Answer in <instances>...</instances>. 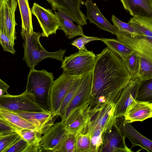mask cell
Instances as JSON below:
<instances>
[{
	"instance_id": "cell-1",
	"label": "cell",
	"mask_w": 152,
	"mask_h": 152,
	"mask_svg": "<svg viewBox=\"0 0 152 152\" xmlns=\"http://www.w3.org/2000/svg\"><path fill=\"white\" fill-rule=\"evenodd\" d=\"M131 79L122 59L107 47L104 48L96 55L88 102L90 108L115 103Z\"/></svg>"
},
{
	"instance_id": "cell-2",
	"label": "cell",
	"mask_w": 152,
	"mask_h": 152,
	"mask_svg": "<svg viewBox=\"0 0 152 152\" xmlns=\"http://www.w3.org/2000/svg\"><path fill=\"white\" fill-rule=\"evenodd\" d=\"M114 110V102L89 108L88 120L84 133L89 134L95 152H99L104 135L110 130L116 118Z\"/></svg>"
},
{
	"instance_id": "cell-3",
	"label": "cell",
	"mask_w": 152,
	"mask_h": 152,
	"mask_svg": "<svg viewBox=\"0 0 152 152\" xmlns=\"http://www.w3.org/2000/svg\"><path fill=\"white\" fill-rule=\"evenodd\" d=\"M20 33L23 40V60L30 69H34L39 62L46 58L55 59L61 62L64 60L66 49L61 48L57 51L48 52L40 43L39 38L42 35L39 32L33 31L30 36Z\"/></svg>"
},
{
	"instance_id": "cell-4",
	"label": "cell",
	"mask_w": 152,
	"mask_h": 152,
	"mask_svg": "<svg viewBox=\"0 0 152 152\" xmlns=\"http://www.w3.org/2000/svg\"><path fill=\"white\" fill-rule=\"evenodd\" d=\"M26 91L32 94L37 102L45 110L50 111V91L54 79L53 73L43 69H30Z\"/></svg>"
},
{
	"instance_id": "cell-5",
	"label": "cell",
	"mask_w": 152,
	"mask_h": 152,
	"mask_svg": "<svg viewBox=\"0 0 152 152\" xmlns=\"http://www.w3.org/2000/svg\"><path fill=\"white\" fill-rule=\"evenodd\" d=\"M96 55L92 51L79 50L65 56L61 68L63 72L72 75L84 76L92 72Z\"/></svg>"
},
{
	"instance_id": "cell-6",
	"label": "cell",
	"mask_w": 152,
	"mask_h": 152,
	"mask_svg": "<svg viewBox=\"0 0 152 152\" xmlns=\"http://www.w3.org/2000/svg\"><path fill=\"white\" fill-rule=\"evenodd\" d=\"M0 108L13 112L50 111L43 108L37 102L34 95L26 91L18 95L7 93L0 96Z\"/></svg>"
},
{
	"instance_id": "cell-7",
	"label": "cell",
	"mask_w": 152,
	"mask_h": 152,
	"mask_svg": "<svg viewBox=\"0 0 152 152\" xmlns=\"http://www.w3.org/2000/svg\"><path fill=\"white\" fill-rule=\"evenodd\" d=\"M92 79V72L83 76L74 97L60 116L63 123L72 113L88 102L91 90Z\"/></svg>"
},
{
	"instance_id": "cell-8",
	"label": "cell",
	"mask_w": 152,
	"mask_h": 152,
	"mask_svg": "<svg viewBox=\"0 0 152 152\" xmlns=\"http://www.w3.org/2000/svg\"><path fill=\"white\" fill-rule=\"evenodd\" d=\"M54 11L64 14L77 25L83 26L87 24L86 16L80 8L83 4L82 0H46Z\"/></svg>"
},
{
	"instance_id": "cell-9",
	"label": "cell",
	"mask_w": 152,
	"mask_h": 152,
	"mask_svg": "<svg viewBox=\"0 0 152 152\" xmlns=\"http://www.w3.org/2000/svg\"><path fill=\"white\" fill-rule=\"evenodd\" d=\"M17 0H0V27L2 28L12 42L16 39L15 12Z\"/></svg>"
},
{
	"instance_id": "cell-10",
	"label": "cell",
	"mask_w": 152,
	"mask_h": 152,
	"mask_svg": "<svg viewBox=\"0 0 152 152\" xmlns=\"http://www.w3.org/2000/svg\"><path fill=\"white\" fill-rule=\"evenodd\" d=\"M78 77L79 76L72 75L63 72L57 79L53 81L49 96L51 112L56 115V113L69 87Z\"/></svg>"
},
{
	"instance_id": "cell-11",
	"label": "cell",
	"mask_w": 152,
	"mask_h": 152,
	"mask_svg": "<svg viewBox=\"0 0 152 152\" xmlns=\"http://www.w3.org/2000/svg\"><path fill=\"white\" fill-rule=\"evenodd\" d=\"M116 35L118 40L137 52L140 56L152 61V40L118 31Z\"/></svg>"
},
{
	"instance_id": "cell-12",
	"label": "cell",
	"mask_w": 152,
	"mask_h": 152,
	"mask_svg": "<svg viewBox=\"0 0 152 152\" xmlns=\"http://www.w3.org/2000/svg\"><path fill=\"white\" fill-rule=\"evenodd\" d=\"M115 120L110 130L104 135L100 152H132L126 145L125 136L121 132Z\"/></svg>"
},
{
	"instance_id": "cell-13",
	"label": "cell",
	"mask_w": 152,
	"mask_h": 152,
	"mask_svg": "<svg viewBox=\"0 0 152 152\" xmlns=\"http://www.w3.org/2000/svg\"><path fill=\"white\" fill-rule=\"evenodd\" d=\"M31 11L37 18L42 29V37H48L50 35L56 34L60 26L58 20L52 10L47 9L35 2Z\"/></svg>"
},
{
	"instance_id": "cell-14",
	"label": "cell",
	"mask_w": 152,
	"mask_h": 152,
	"mask_svg": "<svg viewBox=\"0 0 152 152\" xmlns=\"http://www.w3.org/2000/svg\"><path fill=\"white\" fill-rule=\"evenodd\" d=\"M142 81L140 77L131 79L122 89L114 103L115 118L123 116L127 107L136 99Z\"/></svg>"
},
{
	"instance_id": "cell-15",
	"label": "cell",
	"mask_w": 152,
	"mask_h": 152,
	"mask_svg": "<svg viewBox=\"0 0 152 152\" xmlns=\"http://www.w3.org/2000/svg\"><path fill=\"white\" fill-rule=\"evenodd\" d=\"M116 122L121 132L131 142V149L138 146L148 152H152V141L138 132L130 123L126 121L123 116L116 118Z\"/></svg>"
},
{
	"instance_id": "cell-16",
	"label": "cell",
	"mask_w": 152,
	"mask_h": 152,
	"mask_svg": "<svg viewBox=\"0 0 152 152\" xmlns=\"http://www.w3.org/2000/svg\"><path fill=\"white\" fill-rule=\"evenodd\" d=\"M89 104L85 105L75 111L63 123L64 128L68 133L76 135L84 133L89 118Z\"/></svg>"
},
{
	"instance_id": "cell-17",
	"label": "cell",
	"mask_w": 152,
	"mask_h": 152,
	"mask_svg": "<svg viewBox=\"0 0 152 152\" xmlns=\"http://www.w3.org/2000/svg\"><path fill=\"white\" fill-rule=\"evenodd\" d=\"M152 116V103L134 99L126 108L123 116L126 122L142 121Z\"/></svg>"
},
{
	"instance_id": "cell-18",
	"label": "cell",
	"mask_w": 152,
	"mask_h": 152,
	"mask_svg": "<svg viewBox=\"0 0 152 152\" xmlns=\"http://www.w3.org/2000/svg\"><path fill=\"white\" fill-rule=\"evenodd\" d=\"M14 112L35 125L39 129L42 135L54 124L57 116L50 111L45 112Z\"/></svg>"
},
{
	"instance_id": "cell-19",
	"label": "cell",
	"mask_w": 152,
	"mask_h": 152,
	"mask_svg": "<svg viewBox=\"0 0 152 152\" xmlns=\"http://www.w3.org/2000/svg\"><path fill=\"white\" fill-rule=\"evenodd\" d=\"M67 133L61 121L54 123L42 136L41 152H51Z\"/></svg>"
},
{
	"instance_id": "cell-20",
	"label": "cell",
	"mask_w": 152,
	"mask_h": 152,
	"mask_svg": "<svg viewBox=\"0 0 152 152\" xmlns=\"http://www.w3.org/2000/svg\"><path fill=\"white\" fill-rule=\"evenodd\" d=\"M86 8V18L91 23L95 24L101 29L107 31L116 35L118 32L117 28L112 24L101 13L96 4L92 0L83 2Z\"/></svg>"
},
{
	"instance_id": "cell-21",
	"label": "cell",
	"mask_w": 152,
	"mask_h": 152,
	"mask_svg": "<svg viewBox=\"0 0 152 152\" xmlns=\"http://www.w3.org/2000/svg\"><path fill=\"white\" fill-rule=\"evenodd\" d=\"M124 9L133 16L152 18V0H120Z\"/></svg>"
},
{
	"instance_id": "cell-22",
	"label": "cell",
	"mask_w": 152,
	"mask_h": 152,
	"mask_svg": "<svg viewBox=\"0 0 152 152\" xmlns=\"http://www.w3.org/2000/svg\"><path fill=\"white\" fill-rule=\"evenodd\" d=\"M0 115L7 122L17 130L23 129H28L36 131L42 136L37 127L16 113L0 108Z\"/></svg>"
},
{
	"instance_id": "cell-23",
	"label": "cell",
	"mask_w": 152,
	"mask_h": 152,
	"mask_svg": "<svg viewBox=\"0 0 152 152\" xmlns=\"http://www.w3.org/2000/svg\"><path fill=\"white\" fill-rule=\"evenodd\" d=\"M128 23L137 33L152 40V18L135 15Z\"/></svg>"
},
{
	"instance_id": "cell-24",
	"label": "cell",
	"mask_w": 152,
	"mask_h": 152,
	"mask_svg": "<svg viewBox=\"0 0 152 152\" xmlns=\"http://www.w3.org/2000/svg\"><path fill=\"white\" fill-rule=\"evenodd\" d=\"M55 13L58 20L59 29L63 31L68 39H71L78 36L84 35L82 26L74 24L70 18L61 12H55Z\"/></svg>"
},
{
	"instance_id": "cell-25",
	"label": "cell",
	"mask_w": 152,
	"mask_h": 152,
	"mask_svg": "<svg viewBox=\"0 0 152 152\" xmlns=\"http://www.w3.org/2000/svg\"><path fill=\"white\" fill-rule=\"evenodd\" d=\"M27 142V145L23 152H41L40 142L42 136L33 130L23 129L16 132Z\"/></svg>"
},
{
	"instance_id": "cell-26",
	"label": "cell",
	"mask_w": 152,
	"mask_h": 152,
	"mask_svg": "<svg viewBox=\"0 0 152 152\" xmlns=\"http://www.w3.org/2000/svg\"><path fill=\"white\" fill-rule=\"evenodd\" d=\"M22 20L21 30L31 36L33 29L32 13L28 0H17Z\"/></svg>"
},
{
	"instance_id": "cell-27",
	"label": "cell",
	"mask_w": 152,
	"mask_h": 152,
	"mask_svg": "<svg viewBox=\"0 0 152 152\" xmlns=\"http://www.w3.org/2000/svg\"><path fill=\"white\" fill-rule=\"evenodd\" d=\"M100 38V40L105 44L108 48L117 54L122 59L134 51L117 39L103 38Z\"/></svg>"
},
{
	"instance_id": "cell-28",
	"label": "cell",
	"mask_w": 152,
	"mask_h": 152,
	"mask_svg": "<svg viewBox=\"0 0 152 152\" xmlns=\"http://www.w3.org/2000/svg\"><path fill=\"white\" fill-rule=\"evenodd\" d=\"M83 76L77 77L70 85L56 113V114L57 116H61L74 97Z\"/></svg>"
},
{
	"instance_id": "cell-29",
	"label": "cell",
	"mask_w": 152,
	"mask_h": 152,
	"mask_svg": "<svg viewBox=\"0 0 152 152\" xmlns=\"http://www.w3.org/2000/svg\"><path fill=\"white\" fill-rule=\"evenodd\" d=\"M122 59L131 79L139 77L140 56L137 52L134 51Z\"/></svg>"
},
{
	"instance_id": "cell-30",
	"label": "cell",
	"mask_w": 152,
	"mask_h": 152,
	"mask_svg": "<svg viewBox=\"0 0 152 152\" xmlns=\"http://www.w3.org/2000/svg\"><path fill=\"white\" fill-rule=\"evenodd\" d=\"M74 152H95L88 133H80L75 135Z\"/></svg>"
},
{
	"instance_id": "cell-31",
	"label": "cell",
	"mask_w": 152,
	"mask_h": 152,
	"mask_svg": "<svg viewBox=\"0 0 152 152\" xmlns=\"http://www.w3.org/2000/svg\"><path fill=\"white\" fill-rule=\"evenodd\" d=\"M135 99L152 103V79L141 81Z\"/></svg>"
},
{
	"instance_id": "cell-32",
	"label": "cell",
	"mask_w": 152,
	"mask_h": 152,
	"mask_svg": "<svg viewBox=\"0 0 152 152\" xmlns=\"http://www.w3.org/2000/svg\"><path fill=\"white\" fill-rule=\"evenodd\" d=\"M75 135L67 133L51 152H74Z\"/></svg>"
},
{
	"instance_id": "cell-33",
	"label": "cell",
	"mask_w": 152,
	"mask_h": 152,
	"mask_svg": "<svg viewBox=\"0 0 152 152\" xmlns=\"http://www.w3.org/2000/svg\"><path fill=\"white\" fill-rule=\"evenodd\" d=\"M139 76L142 81L152 79V61L140 56Z\"/></svg>"
},
{
	"instance_id": "cell-34",
	"label": "cell",
	"mask_w": 152,
	"mask_h": 152,
	"mask_svg": "<svg viewBox=\"0 0 152 152\" xmlns=\"http://www.w3.org/2000/svg\"><path fill=\"white\" fill-rule=\"evenodd\" d=\"M111 20L118 32L126 33L133 36H141L137 33L128 23L120 20L113 15L112 16Z\"/></svg>"
},
{
	"instance_id": "cell-35",
	"label": "cell",
	"mask_w": 152,
	"mask_h": 152,
	"mask_svg": "<svg viewBox=\"0 0 152 152\" xmlns=\"http://www.w3.org/2000/svg\"><path fill=\"white\" fill-rule=\"evenodd\" d=\"M20 137L16 132L3 136L0 139V152H5Z\"/></svg>"
},
{
	"instance_id": "cell-36",
	"label": "cell",
	"mask_w": 152,
	"mask_h": 152,
	"mask_svg": "<svg viewBox=\"0 0 152 152\" xmlns=\"http://www.w3.org/2000/svg\"><path fill=\"white\" fill-rule=\"evenodd\" d=\"M14 43L2 28L0 27V44L4 50L15 54L16 51Z\"/></svg>"
},
{
	"instance_id": "cell-37",
	"label": "cell",
	"mask_w": 152,
	"mask_h": 152,
	"mask_svg": "<svg viewBox=\"0 0 152 152\" xmlns=\"http://www.w3.org/2000/svg\"><path fill=\"white\" fill-rule=\"evenodd\" d=\"M101 38L94 37H89L84 35L82 37L74 40L71 44L76 47L79 50L87 51L85 45L88 42L95 40H100Z\"/></svg>"
},
{
	"instance_id": "cell-38",
	"label": "cell",
	"mask_w": 152,
	"mask_h": 152,
	"mask_svg": "<svg viewBox=\"0 0 152 152\" xmlns=\"http://www.w3.org/2000/svg\"><path fill=\"white\" fill-rule=\"evenodd\" d=\"M26 145V142L20 137L5 152H23Z\"/></svg>"
},
{
	"instance_id": "cell-39",
	"label": "cell",
	"mask_w": 152,
	"mask_h": 152,
	"mask_svg": "<svg viewBox=\"0 0 152 152\" xmlns=\"http://www.w3.org/2000/svg\"><path fill=\"white\" fill-rule=\"evenodd\" d=\"M17 129L7 122L0 115V133L8 134L16 132Z\"/></svg>"
},
{
	"instance_id": "cell-40",
	"label": "cell",
	"mask_w": 152,
	"mask_h": 152,
	"mask_svg": "<svg viewBox=\"0 0 152 152\" xmlns=\"http://www.w3.org/2000/svg\"><path fill=\"white\" fill-rule=\"evenodd\" d=\"M10 87L5 82L0 79V90H2L4 94L8 93L7 90Z\"/></svg>"
},
{
	"instance_id": "cell-41",
	"label": "cell",
	"mask_w": 152,
	"mask_h": 152,
	"mask_svg": "<svg viewBox=\"0 0 152 152\" xmlns=\"http://www.w3.org/2000/svg\"><path fill=\"white\" fill-rule=\"evenodd\" d=\"M6 134L2 133H0V139Z\"/></svg>"
},
{
	"instance_id": "cell-42",
	"label": "cell",
	"mask_w": 152,
	"mask_h": 152,
	"mask_svg": "<svg viewBox=\"0 0 152 152\" xmlns=\"http://www.w3.org/2000/svg\"><path fill=\"white\" fill-rule=\"evenodd\" d=\"M105 0V1H107V0Z\"/></svg>"
}]
</instances>
